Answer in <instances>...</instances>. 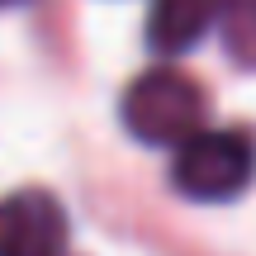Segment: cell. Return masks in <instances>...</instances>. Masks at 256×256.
<instances>
[{
  "label": "cell",
  "mask_w": 256,
  "mask_h": 256,
  "mask_svg": "<svg viewBox=\"0 0 256 256\" xmlns=\"http://www.w3.org/2000/svg\"><path fill=\"white\" fill-rule=\"evenodd\" d=\"M124 128L147 147H180L190 133L204 128V95L176 66H152L133 76L119 100Z\"/></svg>",
  "instance_id": "6da1fadb"
},
{
  "label": "cell",
  "mask_w": 256,
  "mask_h": 256,
  "mask_svg": "<svg viewBox=\"0 0 256 256\" xmlns=\"http://www.w3.org/2000/svg\"><path fill=\"white\" fill-rule=\"evenodd\" d=\"M252 180H256V142L242 128H200L171 156V185L200 204H228Z\"/></svg>",
  "instance_id": "7a4b0ae2"
},
{
  "label": "cell",
  "mask_w": 256,
  "mask_h": 256,
  "mask_svg": "<svg viewBox=\"0 0 256 256\" xmlns=\"http://www.w3.org/2000/svg\"><path fill=\"white\" fill-rule=\"evenodd\" d=\"M0 256H66V209L48 190L0 200Z\"/></svg>",
  "instance_id": "3957f363"
},
{
  "label": "cell",
  "mask_w": 256,
  "mask_h": 256,
  "mask_svg": "<svg viewBox=\"0 0 256 256\" xmlns=\"http://www.w3.org/2000/svg\"><path fill=\"white\" fill-rule=\"evenodd\" d=\"M223 0H152L147 10V48L162 57H185L204 43L209 28H218Z\"/></svg>",
  "instance_id": "277c9868"
},
{
  "label": "cell",
  "mask_w": 256,
  "mask_h": 256,
  "mask_svg": "<svg viewBox=\"0 0 256 256\" xmlns=\"http://www.w3.org/2000/svg\"><path fill=\"white\" fill-rule=\"evenodd\" d=\"M218 38H223V52L238 66L256 72V0H223Z\"/></svg>",
  "instance_id": "5b68a950"
},
{
  "label": "cell",
  "mask_w": 256,
  "mask_h": 256,
  "mask_svg": "<svg viewBox=\"0 0 256 256\" xmlns=\"http://www.w3.org/2000/svg\"><path fill=\"white\" fill-rule=\"evenodd\" d=\"M10 5H24V0H0V10H10Z\"/></svg>",
  "instance_id": "8992f818"
}]
</instances>
